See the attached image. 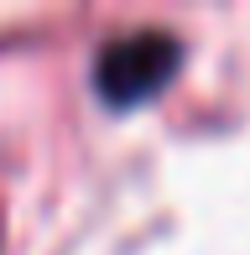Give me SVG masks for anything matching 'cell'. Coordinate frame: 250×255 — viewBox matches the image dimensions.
<instances>
[{
    "label": "cell",
    "mask_w": 250,
    "mask_h": 255,
    "mask_svg": "<svg viewBox=\"0 0 250 255\" xmlns=\"http://www.w3.org/2000/svg\"><path fill=\"white\" fill-rule=\"evenodd\" d=\"M183 63V37L167 26H125L94 57V89L105 104H141L151 99Z\"/></svg>",
    "instance_id": "1"
}]
</instances>
